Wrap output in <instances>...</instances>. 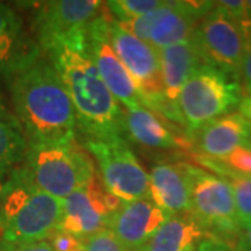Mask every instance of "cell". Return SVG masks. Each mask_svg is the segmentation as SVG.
Here are the masks:
<instances>
[{"label":"cell","instance_id":"d590c367","mask_svg":"<svg viewBox=\"0 0 251 251\" xmlns=\"http://www.w3.org/2000/svg\"><path fill=\"white\" fill-rule=\"evenodd\" d=\"M3 175H4V172L0 171V179H1V176H3Z\"/></svg>","mask_w":251,"mask_h":251},{"label":"cell","instance_id":"e575fe53","mask_svg":"<svg viewBox=\"0 0 251 251\" xmlns=\"http://www.w3.org/2000/svg\"><path fill=\"white\" fill-rule=\"evenodd\" d=\"M247 147H250V148H251V138H250V141L247 143Z\"/></svg>","mask_w":251,"mask_h":251},{"label":"cell","instance_id":"e0dca14e","mask_svg":"<svg viewBox=\"0 0 251 251\" xmlns=\"http://www.w3.org/2000/svg\"><path fill=\"white\" fill-rule=\"evenodd\" d=\"M41 53L35 39H29L25 32L17 11L0 3V74L7 78Z\"/></svg>","mask_w":251,"mask_h":251},{"label":"cell","instance_id":"ba28073f","mask_svg":"<svg viewBox=\"0 0 251 251\" xmlns=\"http://www.w3.org/2000/svg\"><path fill=\"white\" fill-rule=\"evenodd\" d=\"M250 38V28L215 4L197 23L191 41L205 64L239 77Z\"/></svg>","mask_w":251,"mask_h":251},{"label":"cell","instance_id":"2e32d148","mask_svg":"<svg viewBox=\"0 0 251 251\" xmlns=\"http://www.w3.org/2000/svg\"><path fill=\"white\" fill-rule=\"evenodd\" d=\"M125 131L127 138L147 148L191 150L194 143L190 135L172 130L169 120L145 106L125 109Z\"/></svg>","mask_w":251,"mask_h":251},{"label":"cell","instance_id":"7402d4cb","mask_svg":"<svg viewBox=\"0 0 251 251\" xmlns=\"http://www.w3.org/2000/svg\"><path fill=\"white\" fill-rule=\"evenodd\" d=\"M162 4L161 0H112L106 1V9L110 17L119 24L131 21L158 9Z\"/></svg>","mask_w":251,"mask_h":251},{"label":"cell","instance_id":"7c38bea8","mask_svg":"<svg viewBox=\"0 0 251 251\" xmlns=\"http://www.w3.org/2000/svg\"><path fill=\"white\" fill-rule=\"evenodd\" d=\"M106 9L99 0H56L45 1L34 17V35L39 49L45 52L54 42L84 32Z\"/></svg>","mask_w":251,"mask_h":251},{"label":"cell","instance_id":"ac0fdd59","mask_svg":"<svg viewBox=\"0 0 251 251\" xmlns=\"http://www.w3.org/2000/svg\"><path fill=\"white\" fill-rule=\"evenodd\" d=\"M251 138V123L240 112H232L206 123L193 137L198 150L208 158L221 159Z\"/></svg>","mask_w":251,"mask_h":251},{"label":"cell","instance_id":"3957f363","mask_svg":"<svg viewBox=\"0 0 251 251\" xmlns=\"http://www.w3.org/2000/svg\"><path fill=\"white\" fill-rule=\"evenodd\" d=\"M63 200L41 191L24 166L11 173L0 191V236L9 246L50 239L62 219Z\"/></svg>","mask_w":251,"mask_h":251},{"label":"cell","instance_id":"5bb4252c","mask_svg":"<svg viewBox=\"0 0 251 251\" xmlns=\"http://www.w3.org/2000/svg\"><path fill=\"white\" fill-rule=\"evenodd\" d=\"M169 218L151 198L122 202L108 222L110 233L117 239L126 251H141Z\"/></svg>","mask_w":251,"mask_h":251},{"label":"cell","instance_id":"603a6c76","mask_svg":"<svg viewBox=\"0 0 251 251\" xmlns=\"http://www.w3.org/2000/svg\"><path fill=\"white\" fill-rule=\"evenodd\" d=\"M230 179V186L233 190L236 214L240 227L251 222V176L234 175Z\"/></svg>","mask_w":251,"mask_h":251},{"label":"cell","instance_id":"836d02e7","mask_svg":"<svg viewBox=\"0 0 251 251\" xmlns=\"http://www.w3.org/2000/svg\"><path fill=\"white\" fill-rule=\"evenodd\" d=\"M246 9H247V17L251 25V0H246Z\"/></svg>","mask_w":251,"mask_h":251},{"label":"cell","instance_id":"44dd1931","mask_svg":"<svg viewBox=\"0 0 251 251\" xmlns=\"http://www.w3.org/2000/svg\"><path fill=\"white\" fill-rule=\"evenodd\" d=\"M28 143L24 133L13 116H0V171H9L21 162L27 152Z\"/></svg>","mask_w":251,"mask_h":251},{"label":"cell","instance_id":"52a82bcc","mask_svg":"<svg viewBox=\"0 0 251 251\" xmlns=\"http://www.w3.org/2000/svg\"><path fill=\"white\" fill-rule=\"evenodd\" d=\"M82 144L98 163L100 180L112 196L122 202L150 198V175L130 150L127 138H84Z\"/></svg>","mask_w":251,"mask_h":251},{"label":"cell","instance_id":"d4e9b609","mask_svg":"<svg viewBox=\"0 0 251 251\" xmlns=\"http://www.w3.org/2000/svg\"><path fill=\"white\" fill-rule=\"evenodd\" d=\"M82 244L84 251H126L109 230H102L87 239H82Z\"/></svg>","mask_w":251,"mask_h":251},{"label":"cell","instance_id":"7a4b0ae2","mask_svg":"<svg viewBox=\"0 0 251 251\" xmlns=\"http://www.w3.org/2000/svg\"><path fill=\"white\" fill-rule=\"evenodd\" d=\"M6 80L18 125L28 144L75 140L77 119L72 100L44 52Z\"/></svg>","mask_w":251,"mask_h":251},{"label":"cell","instance_id":"5b68a950","mask_svg":"<svg viewBox=\"0 0 251 251\" xmlns=\"http://www.w3.org/2000/svg\"><path fill=\"white\" fill-rule=\"evenodd\" d=\"M237 78L209 64H201L191 74L177 99L183 126L191 138L206 123L239 108L243 95Z\"/></svg>","mask_w":251,"mask_h":251},{"label":"cell","instance_id":"484cf974","mask_svg":"<svg viewBox=\"0 0 251 251\" xmlns=\"http://www.w3.org/2000/svg\"><path fill=\"white\" fill-rule=\"evenodd\" d=\"M50 244L54 251H81L82 250V239H77L72 234L64 232H56L50 237Z\"/></svg>","mask_w":251,"mask_h":251},{"label":"cell","instance_id":"4316f807","mask_svg":"<svg viewBox=\"0 0 251 251\" xmlns=\"http://www.w3.org/2000/svg\"><path fill=\"white\" fill-rule=\"evenodd\" d=\"M198 251H239V249L236 247V244L225 242L212 234H208L205 239L200 243Z\"/></svg>","mask_w":251,"mask_h":251},{"label":"cell","instance_id":"9c48e42d","mask_svg":"<svg viewBox=\"0 0 251 251\" xmlns=\"http://www.w3.org/2000/svg\"><path fill=\"white\" fill-rule=\"evenodd\" d=\"M214 7L215 1H162L158 9L120 25L153 49L162 50L188 42L198 21Z\"/></svg>","mask_w":251,"mask_h":251},{"label":"cell","instance_id":"6da1fadb","mask_svg":"<svg viewBox=\"0 0 251 251\" xmlns=\"http://www.w3.org/2000/svg\"><path fill=\"white\" fill-rule=\"evenodd\" d=\"M44 53L54 66L69 94L75 112L77 130L84 138H127L125 108L99 75L88 48L87 31L54 42Z\"/></svg>","mask_w":251,"mask_h":251},{"label":"cell","instance_id":"30bf717a","mask_svg":"<svg viewBox=\"0 0 251 251\" xmlns=\"http://www.w3.org/2000/svg\"><path fill=\"white\" fill-rule=\"evenodd\" d=\"M191 215L206 232L226 242L240 233L232 186L211 172L190 165Z\"/></svg>","mask_w":251,"mask_h":251},{"label":"cell","instance_id":"d6986e66","mask_svg":"<svg viewBox=\"0 0 251 251\" xmlns=\"http://www.w3.org/2000/svg\"><path fill=\"white\" fill-rule=\"evenodd\" d=\"M158 52H159L165 99L172 110L177 115L180 123L183 125L179 108H177L180 91L191 77V74L196 72L201 64H205V63L191 39L188 42L169 46Z\"/></svg>","mask_w":251,"mask_h":251},{"label":"cell","instance_id":"8fae6325","mask_svg":"<svg viewBox=\"0 0 251 251\" xmlns=\"http://www.w3.org/2000/svg\"><path fill=\"white\" fill-rule=\"evenodd\" d=\"M120 205L122 201L112 196L102 180L95 176L85 187L63 200L59 232L87 239L106 230L110 216Z\"/></svg>","mask_w":251,"mask_h":251},{"label":"cell","instance_id":"277c9868","mask_svg":"<svg viewBox=\"0 0 251 251\" xmlns=\"http://www.w3.org/2000/svg\"><path fill=\"white\" fill-rule=\"evenodd\" d=\"M24 161L31 181L41 191L59 200L85 187L97 176L90 155L75 140L28 144Z\"/></svg>","mask_w":251,"mask_h":251},{"label":"cell","instance_id":"d6a6232c","mask_svg":"<svg viewBox=\"0 0 251 251\" xmlns=\"http://www.w3.org/2000/svg\"><path fill=\"white\" fill-rule=\"evenodd\" d=\"M0 116H11L9 112H7V109L4 108V105H3V102H1V99H0Z\"/></svg>","mask_w":251,"mask_h":251},{"label":"cell","instance_id":"9a60e30c","mask_svg":"<svg viewBox=\"0 0 251 251\" xmlns=\"http://www.w3.org/2000/svg\"><path fill=\"white\" fill-rule=\"evenodd\" d=\"M150 198L168 214L180 215L191 211L190 163L159 162L150 175Z\"/></svg>","mask_w":251,"mask_h":251},{"label":"cell","instance_id":"8992f818","mask_svg":"<svg viewBox=\"0 0 251 251\" xmlns=\"http://www.w3.org/2000/svg\"><path fill=\"white\" fill-rule=\"evenodd\" d=\"M109 41L116 56L135 81L143 95L144 106L169 122L180 123L177 115L165 99L159 52L126 31L112 17L109 23Z\"/></svg>","mask_w":251,"mask_h":251},{"label":"cell","instance_id":"1f68e13d","mask_svg":"<svg viewBox=\"0 0 251 251\" xmlns=\"http://www.w3.org/2000/svg\"><path fill=\"white\" fill-rule=\"evenodd\" d=\"M16 247L13 246H9L7 243H4L3 240H0V251H14Z\"/></svg>","mask_w":251,"mask_h":251},{"label":"cell","instance_id":"ffe728a7","mask_svg":"<svg viewBox=\"0 0 251 251\" xmlns=\"http://www.w3.org/2000/svg\"><path fill=\"white\" fill-rule=\"evenodd\" d=\"M208 234L191 212L173 215L141 251H198Z\"/></svg>","mask_w":251,"mask_h":251},{"label":"cell","instance_id":"4dcf8cb0","mask_svg":"<svg viewBox=\"0 0 251 251\" xmlns=\"http://www.w3.org/2000/svg\"><path fill=\"white\" fill-rule=\"evenodd\" d=\"M239 112L251 123V97H244L239 105Z\"/></svg>","mask_w":251,"mask_h":251},{"label":"cell","instance_id":"f1b7e54d","mask_svg":"<svg viewBox=\"0 0 251 251\" xmlns=\"http://www.w3.org/2000/svg\"><path fill=\"white\" fill-rule=\"evenodd\" d=\"M236 247L239 251H251V222L243 225L240 227Z\"/></svg>","mask_w":251,"mask_h":251},{"label":"cell","instance_id":"f546056e","mask_svg":"<svg viewBox=\"0 0 251 251\" xmlns=\"http://www.w3.org/2000/svg\"><path fill=\"white\" fill-rule=\"evenodd\" d=\"M14 251H54L53 247L50 242H46V240H42V242H35V243H28V244H24V246H18L14 249Z\"/></svg>","mask_w":251,"mask_h":251},{"label":"cell","instance_id":"cb8c5ba5","mask_svg":"<svg viewBox=\"0 0 251 251\" xmlns=\"http://www.w3.org/2000/svg\"><path fill=\"white\" fill-rule=\"evenodd\" d=\"M219 161L227 169L233 172L234 175L251 176V148L247 145L239 147L233 152H230L225 158H221Z\"/></svg>","mask_w":251,"mask_h":251},{"label":"cell","instance_id":"4fadbf2b","mask_svg":"<svg viewBox=\"0 0 251 251\" xmlns=\"http://www.w3.org/2000/svg\"><path fill=\"white\" fill-rule=\"evenodd\" d=\"M109 23L110 17L102 13L91 23L87 29V42L91 56L103 84L126 110L144 106L143 95L135 81L110 45Z\"/></svg>","mask_w":251,"mask_h":251},{"label":"cell","instance_id":"83f0119b","mask_svg":"<svg viewBox=\"0 0 251 251\" xmlns=\"http://www.w3.org/2000/svg\"><path fill=\"white\" fill-rule=\"evenodd\" d=\"M242 81H243V88L246 92V97H251V38L249 42V48H247V53L244 57L242 67Z\"/></svg>","mask_w":251,"mask_h":251}]
</instances>
